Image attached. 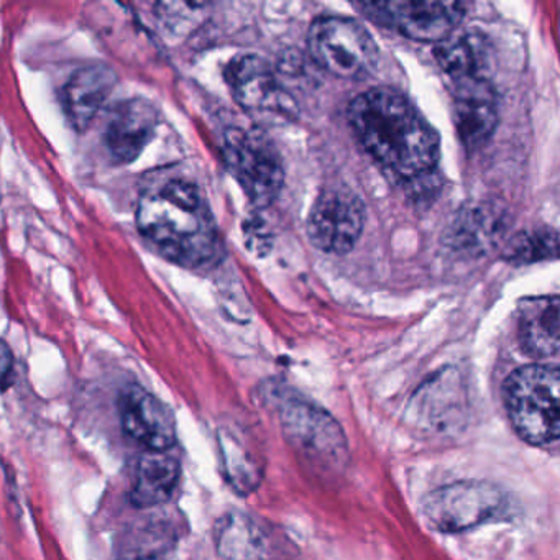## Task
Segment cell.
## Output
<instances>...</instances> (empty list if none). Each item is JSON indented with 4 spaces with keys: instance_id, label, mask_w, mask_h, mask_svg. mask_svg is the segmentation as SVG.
Here are the masks:
<instances>
[{
    "instance_id": "2e32d148",
    "label": "cell",
    "mask_w": 560,
    "mask_h": 560,
    "mask_svg": "<svg viewBox=\"0 0 560 560\" xmlns=\"http://www.w3.org/2000/svg\"><path fill=\"white\" fill-rule=\"evenodd\" d=\"M218 550L228 560H271L275 540L260 523L247 514L229 513L215 529Z\"/></svg>"
},
{
    "instance_id": "ba28073f",
    "label": "cell",
    "mask_w": 560,
    "mask_h": 560,
    "mask_svg": "<svg viewBox=\"0 0 560 560\" xmlns=\"http://www.w3.org/2000/svg\"><path fill=\"white\" fill-rule=\"evenodd\" d=\"M360 11L380 25L393 28L415 42L441 44L454 34L464 19L460 2H372Z\"/></svg>"
},
{
    "instance_id": "3957f363",
    "label": "cell",
    "mask_w": 560,
    "mask_h": 560,
    "mask_svg": "<svg viewBox=\"0 0 560 560\" xmlns=\"http://www.w3.org/2000/svg\"><path fill=\"white\" fill-rule=\"evenodd\" d=\"M560 373L556 365H527L504 382L508 418L520 438L534 445L559 439Z\"/></svg>"
},
{
    "instance_id": "603a6c76",
    "label": "cell",
    "mask_w": 560,
    "mask_h": 560,
    "mask_svg": "<svg viewBox=\"0 0 560 560\" xmlns=\"http://www.w3.org/2000/svg\"><path fill=\"white\" fill-rule=\"evenodd\" d=\"M15 378V359L11 347L0 339V392L11 388Z\"/></svg>"
},
{
    "instance_id": "4fadbf2b",
    "label": "cell",
    "mask_w": 560,
    "mask_h": 560,
    "mask_svg": "<svg viewBox=\"0 0 560 560\" xmlns=\"http://www.w3.org/2000/svg\"><path fill=\"white\" fill-rule=\"evenodd\" d=\"M454 117L462 143L468 150L483 147L498 126L497 96L490 81L455 83Z\"/></svg>"
},
{
    "instance_id": "e0dca14e",
    "label": "cell",
    "mask_w": 560,
    "mask_h": 560,
    "mask_svg": "<svg viewBox=\"0 0 560 560\" xmlns=\"http://www.w3.org/2000/svg\"><path fill=\"white\" fill-rule=\"evenodd\" d=\"M182 467L173 455L149 452L139 458L136 481L130 491V503L137 508H155L165 504L178 487Z\"/></svg>"
},
{
    "instance_id": "9c48e42d",
    "label": "cell",
    "mask_w": 560,
    "mask_h": 560,
    "mask_svg": "<svg viewBox=\"0 0 560 560\" xmlns=\"http://www.w3.org/2000/svg\"><path fill=\"white\" fill-rule=\"evenodd\" d=\"M365 224V206L355 192L330 188L320 192L307 219V237L324 254L346 255Z\"/></svg>"
},
{
    "instance_id": "ac0fdd59",
    "label": "cell",
    "mask_w": 560,
    "mask_h": 560,
    "mask_svg": "<svg viewBox=\"0 0 560 560\" xmlns=\"http://www.w3.org/2000/svg\"><path fill=\"white\" fill-rule=\"evenodd\" d=\"M556 296L530 303L520 317V343L527 355L549 359L559 353L560 314Z\"/></svg>"
},
{
    "instance_id": "5bb4252c",
    "label": "cell",
    "mask_w": 560,
    "mask_h": 560,
    "mask_svg": "<svg viewBox=\"0 0 560 560\" xmlns=\"http://www.w3.org/2000/svg\"><path fill=\"white\" fill-rule=\"evenodd\" d=\"M232 96L244 109L284 110V94L270 65L254 55L235 58L225 68Z\"/></svg>"
},
{
    "instance_id": "7402d4cb",
    "label": "cell",
    "mask_w": 560,
    "mask_h": 560,
    "mask_svg": "<svg viewBox=\"0 0 560 560\" xmlns=\"http://www.w3.org/2000/svg\"><path fill=\"white\" fill-rule=\"evenodd\" d=\"M222 458L229 481L238 491H252L260 481V471L254 458L248 457L247 451L235 442L234 438L221 435Z\"/></svg>"
},
{
    "instance_id": "d6986e66",
    "label": "cell",
    "mask_w": 560,
    "mask_h": 560,
    "mask_svg": "<svg viewBox=\"0 0 560 560\" xmlns=\"http://www.w3.org/2000/svg\"><path fill=\"white\" fill-rule=\"evenodd\" d=\"M441 70L454 83L470 80H487L483 70L488 65L487 42L480 34L464 32L452 34L438 44L434 50Z\"/></svg>"
},
{
    "instance_id": "52a82bcc",
    "label": "cell",
    "mask_w": 560,
    "mask_h": 560,
    "mask_svg": "<svg viewBox=\"0 0 560 560\" xmlns=\"http://www.w3.org/2000/svg\"><path fill=\"white\" fill-rule=\"evenodd\" d=\"M280 419L284 435L298 454L330 470L346 465V435L329 412L313 402L290 399L281 406Z\"/></svg>"
},
{
    "instance_id": "5b68a950",
    "label": "cell",
    "mask_w": 560,
    "mask_h": 560,
    "mask_svg": "<svg viewBox=\"0 0 560 560\" xmlns=\"http://www.w3.org/2000/svg\"><path fill=\"white\" fill-rule=\"evenodd\" d=\"M422 506L432 529L462 533L504 516L508 498L487 481H457L429 493Z\"/></svg>"
},
{
    "instance_id": "30bf717a",
    "label": "cell",
    "mask_w": 560,
    "mask_h": 560,
    "mask_svg": "<svg viewBox=\"0 0 560 560\" xmlns=\"http://www.w3.org/2000/svg\"><path fill=\"white\" fill-rule=\"evenodd\" d=\"M119 412L126 434L150 452H166L176 444L175 412L142 386L130 385L120 393Z\"/></svg>"
},
{
    "instance_id": "44dd1931",
    "label": "cell",
    "mask_w": 560,
    "mask_h": 560,
    "mask_svg": "<svg viewBox=\"0 0 560 560\" xmlns=\"http://www.w3.org/2000/svg\"><path fill=\"white\" fill-rule=\"evenodd\" d=\"M559 250V238L552 229L521 232L514 235L503 250V258L513 265H530L553 260Z\"/></svg>"
},
{
    "instance_id": "8992f818",
    "label": "cell",
    "mask_w": 560,
    "mask_h": 560,
    "mask_svg": "<svg viewBox=\"0 0 560 560\" xmlns=\"http://www.w3.org/2000/svg\"><path fill=\"white\" fill-rule=\"evenodd\" d=\"M224 160L248 199L267 208L280 196L283 163L273 143L255 130L231 129L224 136Z\"/></svg>"
},
{
    "instance_id": "8fae6325",
    "label": "cell",
    "mask_w": 560,
    "mask_h": 560,
    "mask_svg": "<svg viewBox=\"0 0 560 560\" xmlns=\"http://www.w3.org/2000/svg\"><path fill=\"white\" fill-rule=\"evenodd\" d=\"M159 110L143 97L122 101L110 109L103 139L114 162H136L147 149L159 127Z\"/></svg>"
},
{
    "instance_id": "9a60e30c",
    "label": "cell",
    "mask_w": 560,
    "mask_h": 560,
    "mask_svg": "<svg viewBox=\"0 0 560 560\" xmlns=\"http://www.w3.org/2000/svg\"><path fill=\"white\" fill-rule=\"evenodd\" d=\"M117 83L116 71L107 65L81 68L68 80L63 88V106L74 130L90 129Z\"/></svg>"
},
{
    "instance_id": "7a4b0ae2",
    "label": "cell",
    "mask_w": 560,
    "mask_h": 560,
    "mask_svg": "<svg viewBox=\"0 0 560 560\" xmlns=\"http://www.w3.org/2000/svg\"><path fill=\"white\" fill-rule=\"evenodd\" d=\"M137 228L166 260L201 267L219 254V232L208 199L188 179L149 189L137 205Z\"/></svg>"
},
{
    "instance_id": "7c38bea8",
    "label": "cell",
    "mask_w": 560,
    "mask_h": 560,
    "mask_svg": "<svg viewBox=\"0 0 560 560\" xmlns=\"http://www.w3.org/2000/svg\"><path fill=\"white\" fill-rule=\"evenodd\" d=\"M510 212L494 201L468 206L448 229L447 242L468 257H481L501 244L510 229Z\"/></svg>"
},
{
    "instance_id": "6da1fadb",
    "label": "cell",
    "mask_w": 560,
    "mask_h": 560,
    "mask_svg": "<svg viewBox=\"0 0 560 560\" xmlns=\"http://www.w3.org/2000/svg\"><path fill=\"white\" fill-rule=\"evenodd\" d=\"M349 122L360 145L392 178L412 183L438 166V132L398 91L373 88L360 94L350 103Z\"/></svg>"
},
{
    "instance_id": "ffe728a7",
    "label": "cell",
    "mask_w": 560,
    "mask_h": 560,
    "mask_svg": "<svg viewBox=\"0 0 560 560\" xmlns=\"http://www.w3.org/2000/svg\"><path fill=\"white\" fill-rule=\"evenodd\" d=\"M176 533L166 523H150L124 537L116 560H170Z\"/></svg>"
},
{
    "instance_id": "277c9868",
    "label": "cell",
    "mask_w": 560,
    "mask_h": 560,
    "mask_svg": "<svg viewBox=\"0 0 560 560\" xmlns=\"http://www.w3.org/2000/svg\"><path fill=\"white\" fill-rule=\"evenodd\" d=\"M311 58L340 80H362L378 65V47L355 19L320 18L307 34Z\"/></svg>"
}]
</instances>
